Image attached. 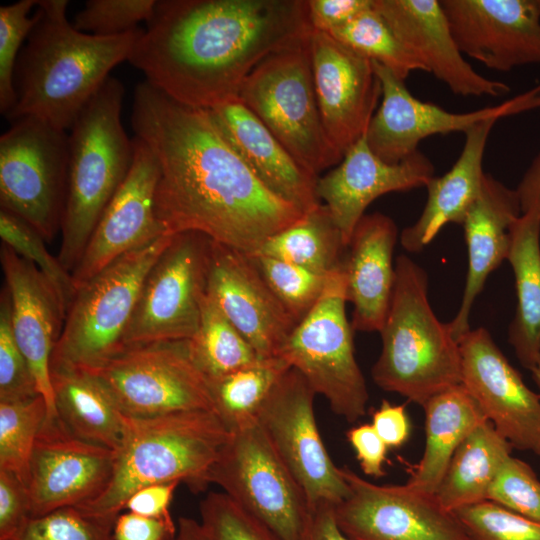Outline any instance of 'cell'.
Masks as SVG:
<instances>
[{
  "label": "cell",
  "instance_id": "6da1fadb",
  "mask_svg": "<svg viewBox=\"0 0 540 540\" xmlns=\"http://www.w3.org/2000/svg\"><path fill=\"white\" fill-rule=\"evenodd\" d=\"M130 121L159 165L155 207L166 233L197 232L252 255L304 215L256 177L209 109L183 105L144 81Z\"/></svg>",
  "mask_w": 540,
  "mask_h": 540
},
{
  "label": "cell",
  "instance_id": "7a4b0ae2",
  "mask_svg": "<svg viewBox=\"0 0 540 540\" xmlns=\"http://www.w3.org/2000/svg\"><path fill=\"white\" fill-rule=\"evenodd\" d=\"M307 0H157L128 62L191 107L238 99L270 54L310 36Z\"/></svg>",
  "mask_w": 540,
  "mask_h": 540
},
{
  "label": "cell",
  "instance_id": "3957f363",
  "mask_svg": "<svg viewBox=\"0 0 540 540\" xmlns=\"http://www.w3.org/2000/svg\"><path fill=\"white\" fill-rule=\"evenodd\" d=\"M68 5L67 0H38L36 23L15 69L10 121L33 116L69 131L110 71L128 61L142 32L109 37L81 32L67 18Z\"/></svg>",
  "mask_w": 540,
  "mask_h": 540
},
{
  "label": "cell",
  "instance_id": "277c9868",
  "mask_svg": "<svg viewBox=\"0 0 540 540\" xmlns=\"http://www.w3.org/2000/svg\"><path fill=\"white\" fill-rule=\"evenodd\" d=\"M231 431L211 410H194L153 417L124 415L121 443L105 491L77 507L83 513L115 523L128 498L138 489L177 481L193 493L210 483V470Z\"/></svg>",
  "mask_w": 540,
  "mask_h": 540
},
{
  "label": "cell",
  "instance_id": "5b68a950",
  "mask_svg": "<svg viewBox=\"0 0 540 540\" xmlns=\"http://www.w3.org/2000/svg\"><path fill=\"white\" fill-rule=\"evenodd\" d=\"M382 347L371 376L387 392L422 406L461 384L459 343L428 300L426 271L406 255L395 262L390 306L379 331Z\"/></svg>",
  "mask_w": 540,
  "mask_h": 540
},
{
  "label": "cell",
  "instance_id": "8992f818",
  "mask_svg": "<svg viewBox=\"0 0 540 540\" xmlns=\"http://www.w3.org/2000/svg\"><path fill=\"white\" fill-rule=\"evenodd\" d=\"M124 94L123 84L110 76L68 132L66 196L57 258L70 273L132 165L133 139L121 121Z\"/></svg>",
  "mask_w": 540,
  "mask_h": 540
},
{
  "label": "cell",
  "instance_id": "52a82bcc",
  "mask_svg": "<svg viewBox=\"0 0 540 540\" xmlns=\"http://www.w3.org/2000/svg\"><path fill=\"white\" fill-rule=\"evenodd\" d=\"M175 234L114 260L80 287L55 345L52 368H99L124 349L144 279Z\"/></svg>",
  "mask_w": 540,
  "mask_h": 540
},
{
  "label": "cell",
  "instance_id": "ba28073f",
  "mask_svg": "<svg viewBox=\"0 0 540 540\" xmlns=\"http://www.w3.org/2000/svg\"><path fill=\"white\" fill-rule=\"evenodd\" d=\"M309 38L262 60L244 81L238 99L301 166L319 177L325 169L338 165L343 155L331 143L322 122Z\"/></svg>",
  "mask_w": 540,
  "mask_h": 540
},
{
  "label": "cell",
  "instance_id": "9c48e42d",
  "mask_svg": "<svg viewBox=\"0 0 540 540\" xmlns=\"http://www.w3.org/2000/svg\"><path fill=\"white\" fill-rule=\"evenodd\" d=\"M344 268L334 272L309 314L294 328L278 356L305 378L315 394L349 423L366 414L369 393L356 361L353 328L347 319Z\"/></svg>",
  "mask_w": 540,
  "mask_h": 540
},
{
  "label": "cell",
  "instance_id": "30bf717a",
  "mask_svg": "<svg viewBox=\"0 0 540 540\" xmlns=\"http://www.w3.org/2000/svg\"><path fill=\"white\" fill-rule=\"evenodd\" d=\"M10 122L0 137L1 209L50 241L61 228L64 210L68 133L33 116Z\"/></svg>",
  "mask_w": 540,
  "mask_h": 540
},
{
  "label": "cell",
  "instance_id": "8fae6325",
  "mask_svg": "<svg viewBox=\"0 0 540 540\" xmlns=\"http://www.w3.org/2000/svg\"><path fill=\"white\" fill-rule=\"evenodd\" d=\"M209 479L283 540H303L311 506L257 419L231 430Z\"/></svg>",
  "mask_w": 540,
  "mask_h": 540
},
{
  "label": "cell",
  "instance_id": "7c38bea8",
  "mask_svg": "<svg viewBox=\"0 0 540 540\" xmlns=\"http://www.w3.org/2000/svg\"><path fill=\"white\" fill-rule=\"evenodd\" d=\"M87 371L100 379L126 416L215 411L208 379L193 361L188 340L126 346Z\"/></svg>",
  "mask_w": 540,
  "mask_h": 540
},
{
  "label": "cell",
  "instance_id": "4fadbf2b",
  "mask_svg": "<svg viewBox=\"0 0 540 540\" xmlns=\"http://www.w3.org/2000/svg\"><path fill=\"white\" fill-rule=\"evenodd\" d=\"M209 244L197 232L174 235L144 279L124 348L195 336L207 291Z\"/></svg>",
  "mask_w": 540,
  "mask_h": 540
},
{
  "label": "cell",
  "instance_id": "5bb4252c",
  "mask_svg": "<svg viewBox=\"0 0 540 540\" xmlns=\"http://www.w3.org/2000/svg\"><path fill=\"white\" fill-rule=\"evenodd\" d=\"M315 392L290 367L274 385L257 413V421L274 449L304 490L311 509L336 506L349 495L325 447L314 414Z\"/></svg>",
  "mask_w": 540,
  "mask_h": 540
},
{
  "label": "cell",
  "instance_id": "9a60e30c",
  "mask_svg": "<svg viewBox=\"0 0 540 540\" xmlns=\"http://www.w3.org/2000/svg\"><path fill=\"white\" fill-rule=\"evenodd\" d=\"M381 84V104L365 133L370 149L383 161L396 164L418 151L419 143L433 135L466 133L480 122L500 120L540 108V84L494 106L456 113L422 101L405 81L372 62Z\"/></svg>",
  "mask_w": 540,
  "mask_h": 540
},
{
  "label": "cell",
  "instance_id": "2e32d148",
  "mask_svg": "<svg viewBox=\"0 0 540 540\" xmlns=\"http://www.w3.org/2000/svg\"><path fill=\"white\" fill-rule=\"evenodd\" d=\"M340 470L349 495L334 506V514L350 540H470L434 495L407 484L378 485L348 467Z\"/></svg>",
  "mask_w": 540,
  "mask_h": 540
},
{
  "label": "cell",
  "instance_id": "e0dca14e",
  "mask_svg": "<svg viewBox=\"0 0 540 540\" xmlns=\"http://www.w3.org/2000/svg\"><path fill=\"white\" fill-rule=\"evenodd\" d=\"M114 461L115 451L76 437L58 416L46 418L25 483L31 517L94 501L107 488Z\"/></svg>",
  "mask_w": 540,
  "mask_h": 540
},
{
  "label": "cell",
  "instance_id": "ac0fdd59",
  "mask_svg": "<svg viewBox=\"0 0 540 540\" xmlns=\"http://www.w3.org/2000/svg\"><path fill=\"white\" fill-rule=\"evenodd\" d=\"M461 385L513 448L540 455V395L533 392L483 327L459 340Z\"/></svg>",
  "mask_w": 540,
  "mask_h": 540
},
{
  "label": "cell",
  "instance_id": "d6986e66",
  "mask_svg": "<svg viewBox=\"0 0 540 540\" xmlns=\"http://www.w3.org/2000/svg\"><path fill=\"white\" fill-rule=\"evenodd\" d=\"M133 146L130 170L104 209L71 273L77 290L114 260L168 234L156 215L158 162L136 136Z\"/></svg>",
  "mask_w": 540,
  "mask_h": 540
},
{
  "label": "cell",
  "instance_id": "ffe728a7",
  "mask_svg": "<svg viewBox=\"0 0 540 540\" xmlns=\"http://www.w3.org/2000/svg\"><path fill=\"white\" fill-rule=\"evenodd\" d=\"M207 293L260 358L278 356L298 324L249 255L212 240Z\"/></svg>",
  "mask_w": 540,
  "mask_h": 540
},
{
  "label": "cell",
  "instance_id": "44dd1931",
  "mask_svg": "<svg viewBox=\"0 0 540 540\" xmlns=\"http://www.w3.org/2000/svg\"><path fill=\"white\" fill-rule=\"evenodd\" d=\"M462 52L491 70L540 63V0H440Z\"/></svg>",
  "mask_w": 540,
  "mask_h": 540
},
{
  "label": "cell",
  "instance_id": "7402d4cb",
  "mask_svg": "<svg viewBox=\"0 0 540 540\" xmlns=\"http://www.w3.org/2000/svg\"><path fill=\"white\" fill-rule=\"evenodd\" d=\"M312 72L322 122L335 148L345 152L365 135L381 98L372 62L330 34L312 31Z\"/></svg>",
  "mask_w": 540,
  "mask_h": 540
},
{
  "label": "cell",
  "instance_id": "603a6c76",
  "mask_svg": "<svg viewBox=\"0 0 540 540\" xmlns=\"http://www.w3.org/2000/svg\"><path fill=\"white\" fill-rule=\"evenodd\" d=\"M434 177V166L419 150L390 164L370 149L365 135L343 155L341 162L318 177L316 193L340 229L348 247L355 226L378 197L425 187Z\"/></svg>",
  "mask_w": 540,
  "mask_h": 540
},
{
  "label": "cell",
  "instance_id": "cb8c5ba5",
  "mask_svg": "<svg viewBox=\"0 0 540 540\" xmlns=\"http://www.w3.org/2000/svg\"><path fill=\"white\" fill-rule=\"evenodd\" d=\"M373 7L404 46L452 93L500 97L510 87L478 73L465 60L438 0H373Z\"/></svg>",
  "mask_w": 540,
  "mask_h": 540
},
{
  "label": "cell",
  "instance_id": "d4e9b609",
  "mask_svg": "<svg viewBox=\"0 0 540 540\" xmlns=\"http://www.w3.org/2000/svg\"><path fill=\"white\" fill-rule=\"evenodd\" d=\"M2 270L11 299L15 340L36 380L48 408L47 418L57 416L51 384V360L65 316L47 279L30 261L5 244L0 250Z\"/></svg>",
  "mask_w": 540,
  "mask_h": 540
},
{
  "label": "cell",
  "instance_id": "484cf974",
  "mask_svg": "<svg viewBox=\"0 0 540 540\" xmlns=\"http://www.w3.org/2000/svg\"><path fill=\"white\" fill-rule=\"evenodd\" d=\"M209 110L229 143L271 192L303 213L321 204L318 177L301 166L239 99Z\"/></svg>",
  "mask_w": 540,
  "mask_h": 540
},
{
  "label": "cell",
  "instance_id": "4316f807",
  "mask_svg": "<svg viewBox=\"0 0 540 540\" xmlns=\"http://www.w3.org/2000/svg\"><path fill=\"white\" fill-rule=\"evenodd\" d=\"M522 215L515 189L485 174L480 193L461 226L468 252V270L458 312L450 323L458 341L470 329V315L489 275L507 260L510 228Z\"/></svg>",
  "mask_w": 540,
  "mask_h": 540
},
{
  "label": "cell",
  "instance_id": "83f0119b",
  "mask_svg": "<svg viewBox=\"0 0 540 540\" xmlns=\"http://www.w3.org/2000/svg\"><path fill=\"white\" fill-rule=\"evenodd\" d=\"M397 237L395 222L380 212L365 214L354 228L344 261L353 330L379 332L383 326L395 281Z\"/></svg>",
  "mask_w": 540,
  "mask_h": 540
},
{
  "label": "cell",
  "instance_id": "f1b7e54d",
  "mask_svg": "<svg viewBox=\"0 0 540 540\" xmlns=\"http://www.w3.org/2000/svg\"><path fill=\"white\" fill-rule=\"evenodd\" d=\"M497 120L478 123L468 130L460 155L452 167L426 184L427 201L417 221L400 234L402 247L421 252L449 223L461 225L478 197L486 173L483 158L489 135Z\"/></svg>",
  "mask_w": 540,
  "mask_h": 540
},
{
  "label": "cell",
  "instance_id": "f546056e",
  "mask_svg": "<svg viewBox=\"0 0 540 540\" xmlns=\"http://www.w3.org/2000/svg\"><path fill=\"white\" fill-rule=\"evenodd\" d=\"M56 413L76 437L116 451L124 431V414L106 386L90 371L52 368Z\"/></svg>",
  "mask_w": 540,
  "mask_h": 540
},
{
  "label": "cell",
  "instance_id": "4dcf8cb0",
  "mask_svg": "<svg viewBox=\"0 0 540 540\" xmlns=\"http://www.w3.org/2000/svg\"><path fill=\"white\" fill-rule=\"evenodd\" d=\"M422 408L425 449L406 484L418 492L434 495L458 446L486 418L461 384L431 397Z\"/></svg>",
  "mask_w": 540,
  "mask_h": 540
},
{
  "label": "cell",
  "instance_id": "1f68e13d",
  "mask_svg": "<svg viewBox=\"0 0 540 540\" xmlns=\"http://www.w3.org/2000/svg\"><path fill=\"white\" fill-rule=\"evenodd\" d=\"M515 278L516 311L508 341L529 371L540 358V217L522 214L510 228L508 258Z\"/></svg>",
  "mask_w": 540,
  "mask_h": 540
},
{
  "label": "cell",
  "instance_id": "d6a6232c",
  "mask_svg": "<svg viewBox=\"0 0 540 540\" xmlns=\"http://www.w3.org/2000/svg\"><path fill=\"white\" fill-rule=\"evenodd\" d=\"M512 445L487 420L480 423L454 452L434 493L448 512L487 500L489 489Z\"/></svg>",
  "mask_w": 540,
  "mask_h": 540
},
{
  "label": "cell",
  "instance_id": "836d02e7",
  "mask_svg": "<svg viewBox=\"0 0 540 540\" xmlns=\"http://www.w3.org/2000/svg\"><path fill=\"white\" fill-rule=\"evenodd\" d=\"M347 245L329 209L320 204L267 239L252 255H264L331 274L344 268Z\"/></svg>",
  "mask_w": 540,
  "mask_h": 540
},
{
  "label": "cell",
  "instance_id": "e575fe53",
  "mask_svg": "<svg viewBox=\"0 0 540 540\" xmlns=\"http://www.w3.org/2000/svg\"><path fill=\"white\" fill-rule=\"evenodd\" d=\"M290 368L281 357L260 358L256 362L209 379L215 412L229 430L257 419L268 394Z\"/></svg>",
  "mask_w": 540,
  "mask_h": 540
},
{
  "label": "cell",
  "instance_id": "d590c367",
  "mask_svg": "<svg viewBox=\"0 0 540 540\" xmlns=\"http://www.w3.org/2000/svg\"><path fill=\"white\" fill-rule=\"evenodd\" d=\"M188 341L193 361L208 380L260 359L207 291L202 301L198 331Z\"/></svg>",
  "mask_w": 540,
  "mask_h": 540
},
{
  "label": "cell",
  "instance_id": "8d00e7d4",
  "mask_svg": "<svg viewBox=\"0 0 540 540\" xmlns=\"http://www.w3.org/2000/svg\"><path fill=\"white\" fill-rule=\"evenodd\" d=\"M356 53L389 69L405 81L423 65L404 46L382 15L372 6L328 33Z\"/></svg>",
  "mask_w": 540,
  "mask_h": 540
},
{
  "label": "cell",
  "instance_id": "74e56055",
  "mask_svg": "<svg viewBox=\"0 0 540 540\" xmlns=\"http://www.w3.org/2000/svg\"><path fill=\"white\" fill-rule=\"evenodd\" d=\"M48 415L41 395L18 401H0V470L26 483L30 457Z\"/></svg>",
  "mask_w": 540,
  "mask_h": 540
},
{
  "label": "cell",
  "instance_id": "f35d334b",
  "mask_svg": "<svg viewBox=\"0 0 540 540\" xmlns=\"http://www.w3.org/2000/svg\"><path fill=\"white\" fill-rule=\"evenodd\" d=\"M0 236L3 244L33 263L43 274L66 317L77 289L72 274L48 251L44 237L26 221L3 209L0 211Z\"/></svg>",
  "mask_w": 540,
  "mask_h": 540
},
{
  "label": "cell",
  "instance_id": "ab89813d",
  "mask_svg": "<svg viewBox=\"0 0 540 540\" xmlns=\"http://www.w3.org/2000/svg\"><path fill=\"white\" fill-rule=\"evenodd\" d=\"M249 256L297 323L319 302L333 274L317 273L269 256Z\"/></svg>",
  "mask_w": 540,
  "mask_h": 540
},
{
  "label": "cell",
  "instance_id": "60d3db41",
  "mask_svg": "<svg viewBox=\"0 0 540 540\" xmlns=\"http://www.w3.org/2000/svg\"><path fill=\"white\" fill-rule=\"evenodd\" d=\"M206 540H283L224 492H210L200 503Z\"/></svg>",
  "mask_w": 540,
  "mask_h": 540
},
{
  "label": "cell",
  "instance_id": "b9f144b4",
  "mask_svg": "<svg viewBox=\"0 0 540 540\" xmlns=\"http://www.w3.org/2000/svg\"><path fill=\"white\" fill-rule=\"evenodd\" d=\"M38 0H20L0 7V111L5 117L16 103L14 75L21 47L35 23Z\"/></svg>",
  "mask_w": 540,
  "mask_h": 540
},
{
  "label": "cell",
  "instance_id": "7bdbcfd3",
  "mask_svg": "<svg viewBox=\"0 0 540 540\" xmlns=\"http://www.w3.org/2000/svg\"><path fill=\"white\" fill-rule=\"evenodd\" d=\"M470 540H540V523L485 500L453 512Z\"/></svg>",
  "mask_w": 540,
  "mask_h": 540
},
{
  "label": "cell",
  "instance_id": "ee69618b",
  "mask_svg": "<svg viewBox=\"0 0 540 540\" xmlns=\"http://www.w3.org/2000/svg\"><path fill=\"white\" fill-rule=\"evenodd\" d=\"M113 526L114 523L87 515L77 507H64L30 517L8 540H113Z\"/></svg>",
  "mask_w": 540,
  "mask_h": 540
},
{
  "label": "cell",
  "instance_id": "f6af8a7d",
  "mask_svg": "<svg viewBox=\"0 0 540 540\" xmlns=\"http://www.w3.org/2000/svg\"><path fill=\"white\" fill-rule=\"evenodd\" d=\"M157 0H88L73 18L84 33L109 37L133 31L151 18Z\"/></svg>",
  "mask_w": 540,
  "mask_h": 540
},
{
  "label": "cell",
  "instance_id": "bcb514c9",
  "mask_svg": "<svg viewBox=\"0 0 540 540\" xmlns=\"http://www.w3.org/2000/svg\"><path fill=\"white\" fill-rule=\"evenodd\" d=\"M39 394L31 368L12 329L11 299L5 286L0 298V401H18Z\"/></svg>",
  "mask_w": 540,
  "mask_h": 540
},
{
  "label": "cell",
  "instance_id": "7dc6e473",
  "mask_svg": "<svg viewBox=\"0 0 540 540\" xmlns=\"http://www.w3.org/2000/svg\"><path fill=\"white\" fill-rule=\"evenodd\" d=\"M487 500L540 523V480L526 462L512 455L501 466Z\"/></svg>",
  "mask_w": 540,
  "mask_h": 540
},
{
  "label": "cell",
  "instance_id": "c3c4849f",
  "mask_svg": "<svg viewBox=\"0 0 540 540\" xmlns=\"http://www.w3.org/2000/svg\"><path fill=\"white\" fill-rule=\"evenodd\" d=\"M30 517L25 483L16 474L0 470V540L16 535Z\"/></svg>",
  "mask_w": 540,
  "mask_h": 540
},
{
  "label": "cell",
  "instance_id": "681fc988",
  "mask_svg": "<svg viewBox=\"0 0 540 540\" xmlns=\"http://www.w3.org/2000/svg\"><path fill=\"white\" fill-rule=\"evenodd\" d=\"M173 518H153L132 512L120 513L113 526V540H174Z\"/></svg>",
  "mask_w": 540,
  "mask_h": 540
},
{
  "label": "cell",
  "instance_id": "f907efd6",
  "mask_svg": "<svg viewBox=\"0 0 540 540\" xmlns=\"http://www.w3.org/2000/svg\"><path fill=\"white\" fill-rule=\"evenodd\" d=\"M373 0H307L313 31L330 33L370 8Z\"/></svg>",
  "mask_w": 540,
  "mask_h": 540
},
{
  "label": "cell",
  "instance_id": "816d5d0a",
  "mask_svg": "<svg viewBox=\"0 0 540 540\" xmlns=\"http://www.w3.org/2000/svg\"><path fill=\"white\" fill-rule=\"evenodd\" d=\"M347 439L356 453L364 474L382 477L385 474L384 464L388 447L373 426L371 424L355 426L348 430Z\"/></svg>",
  "mask_w": 540,
  "mask_h": 540
},
{
  "label": "cell",
  "instance_id": "f5cc1de1",
  "mask_svg": "<svg viewBox=\"0 0 540 540\" xmlns=\"http://www.w3.org/2000/svg\"><path fill=\"white\" fill-rule=\"evenodd\" d=\"M180 482L151 484L135 491L127 500L125 509L138 515L169 518L170 504Z\"/></svg>",
  "mask_w": 540,
  "mask_h": 540
},
{
  "label": "cell",
  "instance_id": "db71d44e",
  "mask_svg": "<svg viewBox=\"0 0 540 540\" xmlns=\"http://www.w3.org/2000/svg\"><path fill=\"white\" fill-rule=\"evenodd\" d=\"M371 425L388 448L401 447L410 436L411 425L403 405L384 400L372 415Z\"/></svg>",
  "mask_w": 540,
  "mask_h": 540
},
{
  "label": "cell",
  "instance_id": "11a10c76",
  "mask_svg": "<svg viewBox=\"0 0 540 540\" xmlns=\"http://www.w3.org/2000/svg\"><path fill=\"white\" fill-rule=\"evenodd\" d=\"M303 540H350L339 528L334 506L320 503L311 509Z\"/></svg>",
  "mask_w": 540,
  "mask_h": 540
},
{
  "label": "cell",
  "instance_id": "9f6ffc18",
  "mask_svg": "<svg viewBox=\"0 0 540 540\" xmlns=\"http://www.w3.org/2000/svg\"><path fill=\"white\" fill-rule=\"evenodd\" d=\"M515 190L522 214L533 213L540 217V152L533 159Z\"/></svg>",
  "mask_w": 540,
  "mask_h": 540
},
{
  "label": "cell",
  "instance_id": "6f0895ef",
  "mask_svg": "<svg viewBox=\"0 0 540 540\" xmlns=\"http://www.w3.org/2000/svg\"><path fill=\"white\" fill-rule=\"evenodd\" d=\"M174 540H206L199 521L180 517L177 521V534Z\"/></svg>",
  "mask_w": 540,
  "mask_h": 540
},
{
  "label": "cell",
  "instance_id": "680465c9",
  "mask_svg": "<svg viewBox=\"0 0 540 540\" xmlns=\"http://www.w3.org/2000/svg\"><path fill=\"white\" fill-rule=\"evenodd\" d=\"M532 374L533 381L535 382L539 395H540V358L537 361V363L533 366V368L530 370Z\"/></svg>",
  "mask_w": 540,
  "mask_h": 540
}]
</instances>
